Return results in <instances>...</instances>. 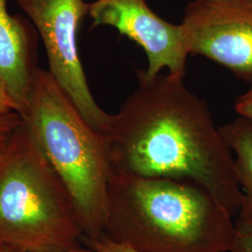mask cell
I'll return each mask as SVG.
<instances>
[{"mask_svg": "<svg viewBox=\"0 0 252 252\" xmlns=\"http://www.w3.org/2000/svg\"><path fill=\"white\" fill-rule=\"evenodd\" d=\"M113 172L196 184L234 218L244 198L233 153L204 100L179 76L139 81L103 135Z\"/></svg>", "mask_w": 252, "mask_h": 252, "instance_id": "6da1fadb", "label": "cell"}, {"mask_svg": "<svg viewBox=\"0 0 252 252\" xmlns=\"http://www.w3.org/2000/svg\"><path fill=\"white\" fill-rule=\"evenodd\" d=\"M233 219L191 182L114 172L104 231L138 252H229Z\"/></svg>", "mask_w": 252, "mask_h": 252, "instance_id": "7a4b0ae2", "label": "cell"}, {"mask_svg": "<svg viewBox=\"0 0 252 252\" xmlns=\"http://www.w3.org/2000/svg\"><path fill=\"white\" fill-rule=\"evenodd\" d=\"M24 125L70 199L82 231L102 235L113 168L103 135L91 127L50 73H34Z\"/></svg>", "mask_w": 252, "mask_h": 252, "instance_id": "3957f363", "label": "cell"}, {"mask_svg": "<svg viewBox=\"0 0 252 252\" xmlns=\"http://www.w3.org/2000/svg\"><path fill=\"white\" fill-rule=\"evenodd\" d=\"M82 229L62 182L24 125L0 168V247L15 252L80 249Z\"/></svg>", "mask_w": 252, "mask_h": 252, "instance_id": "277c9868", "label": "cell"}, {"mask_svg": "<svg viewBox=\"0 0 252 252\" xmlns=\"http://www.w3.org/2000/svg\"><path fill=\"white\" fill-rule=\"evenodd\" d=\"M36 28L48 58V72L100 135L108 129L112 114L100 108L91 92L78 51V30L88 15L83 0H17Z\"/></svg>", "mask_w": 252, "mask_h": 252, "instance_id": "5b68a950", "label": "cell"}, {"mask_svg": "<svg viewBox=\"0 0 252 252\" xmlns=\"http://www.w3.org/2000/svg\"><path fill=\"white\" fill-rule=\"evenodd\" d=\"M180 26L188 54L203 55L252 85V0H192Z\"/></svg>", "mask_w": 252, "mask_h": 252, "instance_id": "8992f818", "label": "cell"}, {"mask_svg": "<svg viewBox=\"0 0 252 252\" xmlns=\"http://www.w3.org/2000/svg\"><path fill=\"white\" fill-rule=\"evenodd\" d=\"M92 27H111L142 49L148 67L138 71V81H152L166 69L184 78L189 54L183 45L180 25L159 17L147 0H95L89 3Z\"/></svg>", "mask_w": 252, "mask_h": 252, "instance_id": "52a82bcc", "label": "cell"}, {"mask_svg": "<svg viewBox=\"0 0 252 252\" xmlns=\"http://www.w3.org/2000/svg\"><path fill=\"white\" fill-rule=\"evenodd\" d=\"M7 5V0H0V78L22 116L36 67L33 63L29 25L23 17L11 15Z\"/></svg>", "mask_w": 252, "mask_h": 252, "instance_id": "ba28073f", "label": "cell"}, {"mask_svg": "<svg viewBox=\"0 0 252 252\" xmlns=\"http://www.w3.org/2000/svg\"><path fill=\"white\" fill-rule=\"evenodd\" d=\"M234 153L237 180L245 195L252 201V122L241 117L220 128Z\"/></svg>", "mask_w": 252, "mask_h": 252, "instance_id": "9c48e42d", "label": "cell"}, {"mask_svg": "<svg viewBox=\"0 0 252 252\" xmlns=\"http://www.w3.org/2000/svg\"><path fill=\"white\" fill-rule=\"evenodd\" d=\"M234 218V240L229 252H252V201L245 193Z\"/></svg>", "mask_w": 252, "mask_h": 252, "instance_id": "30bf717a", "label": "cell"}, {"mask_svg": "<svg viewBox=\"0 0 252 252\" xmlns=\"http://www.w3.org/2000/svg\"><path fill=\"white\" fill-rule=\"evenodd\" d=\"M23 125V118L17 113H11L0 118V146H7Z\"/></svg>", "mask_w": 252, "mask_h": 252, "instance_id": "8fae6325", "label": "cell"}, {"mask_svg": "<svg viewBox=\"0 0 252 252\" xmlns=\"http://www.w3.org/2000/svg\"><path fill=\"white\" fill-rule=\"evenodd\" d=\"M89 246L95 252H138L126 244L112 240L106 235L89 239Z\"/></svg>", "mask_w": 252, "mask_h": 252, "instance_id": "7c38bea8", "label": "cell"}, {"mask_svg": "<svg viewBox=\"0 0 252 252\" xmlns=\"http://www.w3.org/2000/svg\"><path fill=\"white\" fill-rule=\"evenodd\" d=\"M14 112L19 113L18 108L11 97L5 82L0 78V118Z\"/></svg>", "mask_w": 252, "mask_h": 252, "instance_id": "4fadbf2b", "label": "cell"}, {"mask_svg": "<svg viewBox=\"0 0 252 252\" xmlns=\"http://www.w3.org/2000/svg\"><path fill=\"white\" fill-rule=\"evenodd\" d=\"M235 110L241 116L252 122V88L235 102Z\"/></svg>", "mask_w": 252, "mask_h": 252, "instance_id": "5bb4252c", "label": "cell"}, {"mask_svg": "<svg viewBox=\"0 0 252 252\" xmlns=\"http://www.w3.org/2000/svg\"><path fill=\"white\" fill-rule=\"evenodd\" d=\"M10 144H11V141L7 146H0V168H1V166L3 165V163L5 162V161L8 158L9 149H10Z\"/></svg>", "mask_w": 252, "mask_h": 252, "instance_id": "9a60e30c", "label": "cell"}, {"mask_svg": "<svg viewBox=\"0 0 252 252\" xmlns=\"http://www.w3.org/2000/svg\"><path fill=\"white\" fill-rule=\"evenodd\" d=\"M0 252H15V251H10V250H6V249H2ZM95 252L94 251H93L92 249L91 250H81V249H77V250H74V251H70V252Z\"/></svg>", "mask_w": 252, "mask_h": 252, "instance_id": "2e32d148", "label": "cell"}, {"mask_svg": "<svg viewBox=\"0 0 252 252\" xmlns=\"http://www.w3.org/2000/svg\"><path fill=\"white\" fill-rule=\"evenodd\" d=\"M2 249H3V248H1V247H0V251H1V250H2Z\"/></svg>", "mask_w": 252, "mask_h": 252, "instance_id": "e0dca14e", "label": "cell"}]
</instances>
